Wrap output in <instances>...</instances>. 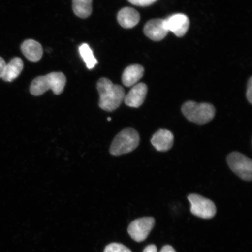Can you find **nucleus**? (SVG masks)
I'll return each mask as SVG.
<instances>
[{"label": "nucleus", "instance_id": "nucleus-13", "mask_svg": "<svg viewBox=\"0 0 252 252\" xmlns=\"http://www.w3.org/2000/svg\"><path fill=\"white\" fill-rule=\"evenodd\" d=\"M140 20V15L135 9L130 7L122 8L118 14V21L124 28H133Z\"/></svg>", "mask_w": 252, "mask_h": 252}, {"label": "nucleus", "instance_id": "nucleus-4", "mask_svg": "<svg viewBox=\"0 0 252 252\" xmlns=\"http://www.w3.org/2000/svg\"><path fill=\"white\" fill-rule=\"evenodd\" d=\"M140 135L132 128H125L119 133L113 139L110 148L113 156H119L132 152L140 144Z\"/></svg>", "mask_w": 252, "mask_h": 252}, {"label": "nucleus", "instance_id": "nucleus-9", "mask_svg": "<svg viewBox=\"0 0 252 252\" xmlns=\"http://www.w3.org/2000/svg\"><path fill=\"white\" fill-rule=\"evenodd\" d=\"M144 32L150 39L160 41L165 38L168 31L165 27L164 20L155 19L147 22L145 25Z\"/></svg>", "mask_w": 252, "mask_h": 252}, {"label": "nucleus", "instance_id": "nucleus-17", "mask_svg": "<svg viewBox=\"0 0 252 252\" xmlns=\"http://www.w3.org/2000/svg\"><path fill=\"white\" fill-rule=\"evenodd\" d=\"M79 52L83 61L86 63L87 67L90 70L95 67L97 64V61L93 54L89 45L87 43H83L79 47Z\"/></svg>", "mask_w": 252, "mask_h": 252}, {"label": "nucleus", "instance_id": "nucleus-15", "mask_svg": "<svg viewBox=\"0 0 252 252\" xmlns=\"http://www.w3.org/2000/svg\"><path fill=\"white\" fill-rule=\"evenodd\" d=\"M24 68V63L22 59L19 58L12 59L6 65L3 80L6 82H12L15 80Z\"/></svg>", "mask_w": 252, "mask_h": 252}, {"label": "nucleus", "instance_id": "nucleus-16", "mask_svg": "<svg viewBox=\"0 0 252 252\" xmlns=\"http://www.w3.org/2000/svg\"><path fill=\"white\" fill-rule=\"evenodd\" d=\"M93 0H72L74 14L81 18L90 17L93 11Z\"/></svg>", "mask_w": 252, "mask_h": 252}, {"label": "nucleus", "instance_id": "nucleus-23", "mask_svg": "<svg viewBox=\"0 0 252 252\" xmlns=\"http://www.w3.org/2000/svg\"><path fill=\"white\" fill-rule=\"evenodd\" d=\"M160 252H176L171 246L170 245H166L165 247H163L162 248V250H160Z\"/></svg>", "mask_w": 252, "mask_h": 252}, {"label": "nucleus", "instance_id": "nucleus-3", "mask_svg": "<svg viewBox=\"0 0 252 252\" xmlns=\"http://www.w3.org/2000/svg\"><path fill=\"white\" fill-rule=\"evenodd\" d=\"M183 115L189 121L198 125H204L212 121L216 115V109L212 104L197 103L191 100L182 106Z\"/></svg>", "mask_w": 252, "mask_h": 252}, {"label": "nucleus", "instance_id": "nucleus-8", "mask_svg": "<svg viewBox=\"0 0 252 252\" xmlns=\"http://www.w3.org/2000/svg\"><path fill=\"white\" fill-rule=\"evenodd\" d=\"M164 21L167 30L172 32L178 37L184 36L187 33L190 25L188 16L184 14L172 15Z\"/></svg>", "mask_w": 252, "mask_h": 252}, {"label": "nucleus", "instance_id": "nucleus-2", "mask_svg": "<svg viewBox=\"0 0 252 252\" xmlns=\"http://www.w3.org/2000/svg\"><path fill=\"white\" fill-rule=\"evenodd\" d=\"M66 84V77L61 72H53L34 79L30 86V92L34 96H40L51 90L55 94L63 93Z\"/></svg>", "mask_w": 252, "mask_h": 252}, {"label": "nucleus", "instance_id": "nucleus-20", "mask_svg": "<svg viewBox=\"0 0 252 252\" xmlns=\"http://www.w3.org/2000/svg\"><path fill=\"white\" fill-rule=\"evenodd\" d=\"M247 98L251 104L252 103V78L249 80L247 86V93H246Z\"/></svg>", "mask_w": 252, "mask_h": 252}, {"label": "nucleus", "instance_id": "nucleus-7", "mask_svg": "<svg viewBox=\"0 0 252 252\" xmlns=\"http://www.w3.org/2000/svg\"><path fill=\"white\" fill-rule=\"evenodd\" d=\"M153 217H148L133 220L128 227V233L134 241L137 242L146 240L155 225Z\"/></svg>", "mask_w": 252, "mask_h": 252}, {"label": "nucleus", "instance_id": "nucleus-5", "mask_svg": "<svg viewBox=\"0 0 252 252\" xmlns=\"http://www.w3.org/2000/svg\"><path fill=\"white\" fill-rule=\"evenodd\" d=\"M228 165L238 177L245 181L252 179V161L250 158L239 152H232L227 157Z\"/></svg>", "mask_w": 252, "mask_h": 252}, {"label": "nucleus", "instance_id": "nucleus-14", "mask_svg": "<svg viewBox=\"0 0 252 252\" xmlns=\"http://www.w3.org/2000/svg\"><path fill=\"white\" fill-rule=\"evenodd\" d=\"M144 69L141 65L133 64L126 68L122 75V83L125 86H134L143 76Z\"/></svg>", "mask_w": 252, "mask_h": 252}, {"label": "nucleus", "instance_id": "nucleus-22", "mask_svg": "<svg viewBox=\"0 0 252 252\" xmlns=\"http://www.w3.org/2000/svg\"><path fill=\"white\" fill-rule=\"evenodd\" d=\"M143 252H157V248L155 245H150L144 248Z\"/></svg>", "mask_w": 252, "mask_h": 252}, {"label": "nucleus", "instance_id": "nucleus-1", "mask_svg": "<svg viewBox=\"0 0 252 252\" xmlns=\"http://www.w3.org/2000/svg\"><path fill=\"white\" fill-rule=\"evenodd\" d=\"M97 89L99 94V106L105 111H114L124 100V88L113 84L108 78H100L97 83Z\"/></svg>", "mask_w": 252, "mask_h": 252}, {"label": "nucleus", "instance_id": "nucleus-21", "mask_svg": "<svg viewBox=\"0 0 252 252\" xmlns=\"http://www.w3.org/2000/svg\"><path fill=\"white\" fill-rule=\"evenodd\" d=\"M6 65L7 63L1 57H0V78H2L4 75Z\"/></svg>", "mask_w": 252, "mask_h": 252}, {"label": "nucleus", "instance_id": "nucleus-10", "mask_svg": "<svg viewBox=\"0 0 252 252\" xmlns=\"http://www.w3.org/2000/svg\"><path fill=\"white\" fill-rule=\"evenodd\" d=\"M148 91L146 84L141 83L135 84L125 96L126 105L131 108H139L146 99Z\"/></svg>", "mask_w": 252, "mask_h": 252}, {"label": "nucleus", "instance_id": "nucleus-18", "mask_svg": "<svg viewBox=\"0 0 252 252\" xmlns=\"http://www.w3.org/2000/svg\"><path fill=\"white\" fill-rule=\"evenodd\" d=\"M103 252H132L125 245L118 244L112 243L108 245L105 248Z\"/></svg>", "mask_w": 252, "mask_h": 252}, {"label": "nucleus", "instance_id": "nucleus-11", "mask_svg": "<svg viewBox=\"0 0 252 252\" xmlns=\"http://www.w3.org/2000/svg\"><path fill=\"white\" fill-rule=\"evenodd\" d=\"M151 143L158 151L166 152L172 147L174 143V135L171 131L159 129L153 135Z\"/></svg>", "mask_w": 252, "mask_h": 252}, {"label": "nucleus", "instance_id": "nucleus-19", "mask_svg": "<svg viewBox=\"0 0 252 252\" xmlns=\"http://www.w3.org/2000/svg\"><path fill=\"white\" fill-rule=\"evenodd\" d=\"M157 0H128L129 2L138 7H146L154 4Z\"/></svg>", "mask_w": 252, "mask_h": 252}, {"label": "nucleus", "instance_id": "nucleus-12", "mask_svg": "<svg viewBox=\"0 0 252 252\" xmlns=\"http://www.w3.org/2000/svg\"><path fill=\"white\" fill-rule=\"evenodd\" d=\"M21 49L25 58L31 62H38L43 56L42 45L33 39L25 40L21 45Z\"/></svg>", "mask_w": 252, "mask_h": 252}, {"label": "nucleus", "instance_id": "nucleus-6", "mask_svg": "<svg viewBox=\"0 0 252 252\" xmlns=\"http://www.w3.org/2000/svg\"><path fill=\"white\" fill-rule=\"evenodd\" d=\"M188 198L191 204L190 211L193 215L204 219H210L215 216V204L209 198L197 194H190Z\"/></svg>", "mask_w": 252, "mask_h": 252}, {"label": "nucleus", "instance_id": "nucleus-24", "mask_svg": "<svg viewBox=\"0 0 252 252\" xmlns=\"http://www.w3.org/2000/svg\"><path fill=\"white\" fill-rule=\"evenodd\" d=\"M108 121H111V118H108Z\"/></svg>", "mask_w": 252, "mask_h": 252}]
</instances>
